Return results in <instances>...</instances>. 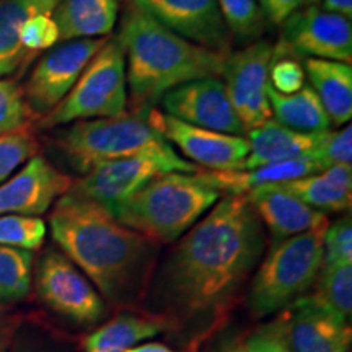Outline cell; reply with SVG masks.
<instances>
[{"label": "cell", "instance_id": "cell-44", "mask_svg": "<svg viewBox=\"0 0 352 352\" xmlns=\"http://www.w3.org/2000/svg\"><path fill=\"white\" fill-rule=\"evenodd\" d=\"M227 352H245V346L243 344L235 346V347H232V349H228Z\"/></svg>", "mask_w": 352, "mask_h": 352}, {"label": "cell", "instance_id": "cell-36", "mask_svg": "<svg viewBox=\"0 0 352 352\" xmlns=\"http://www.w3.org/2000/svg\"><path fill=\"white\" fill-rule=\"evenodd\" d=\"M20 41L28 51L36 52L52 47L59 41V30L56 21L47 13L33 15L21 25Z\"/></svg>", "mask_w": 352, "mask_h": 352}, {"label": "cell", "instance_id": "cell-33", "mask_svg": "<svg viewBox=\"0 0 352 352\" xmlns=\"http://www.w3.org/2000/svg\"><path fill=\"white\" fill-rule=\"evenodd\" d=\"M30 114L19 83L10 78H0V135L23 129Z\"/></svg>", "mask_w": 352, "mask_h": 352}, {"label": "cell", "instance_id": "cell-45", "mask_svg": "<svg viewBox=\"0 0 352 352\" xmlns=\"http://www.w3.org/2000/svg\"><path fill=\"white\" fill-rule=\"evenodd\" d=\"M316 2H318V0H305V3H310V6H315Z\"/></svg>", "mask_w": 352, "mask_h": 352}, {"label": "cell", "instance_id": "cell-2", "mask_svg": "<svg viewBox=\"0 0 352 352\" xmlns=\"http://www.w3.org/2000/svg\"><path fill=\"white\" fill-rule=\"evenodd\" d=\"M65 256L114 308H135L151 289L158 245L118 222L95 202L65 192L50 217Z\"/></svg>", "mask_w": 352, "mask_h": 352}, {"label": "cell", "instance_id": "cell-35", "mask_svg": "<svg viewBox=\"0 0 352 352\" xmlns=\"http://www.w3.org/2000/svg\"><path fill=\"white\" fill-rule=\"evenodd\" d=\"M311 157L318 162L321 171L333 165H351L352 127L347 124L340 131H328Z\"/></svg>", "mask_w": 352, "mask_h": 352}, {"label": "cell", "instance_id": "cell-41", "mask_svg": "<svg viewBox=\"0 0 352 352\" xmlns=\"http://www.w3.org/2000/svg\"><path fill=\"white\" fill-rule=\"evenodd\" d=\"M323 10L336 13V15L344 16V19L351 20L352 16V0H324Z\"/></svg>", "mask_w": 352, "mask_h": 352}, {"label": "cell", "instance_id": "cell-38", "mask_svg": "<svg viewBox=\"0 0 352 352\" xmlns=\"http://www.w3.org/2000/svg\"><path fill=\"white\" fill-rule=\"evenodd\" d=\"M261 12L272 25H283L285 20L298 10L305 0H259Z\"/></svg>", "mask_w": 352, "mask_h": 352}, {"label": "cell", "instance_id": "cell-8", "mask_svg": "<svg viewBox=\"0 0 352 352\" xmlns=\"http://www.w3.org/2000/svg\"><path fill=\"white\" fill-rule=\"evenodd\" d=\"M201 168L168 147L121 158L95 166L83 178L72 183L69 192L95 202L108 210L139 191L144 184L164 173H197Z\"/></svg>", "mask_w": 352, "mask_h": 352}, {"label": "cell", "instance_id": "cell-7", "mask_svg": "<svg viewBox=\"0 0 352 352\" xmlns=\"http://www.w3.org/2000/svg\"><path fill=\"white\" fill-rule=\"evenodd\" d=\"M127 82L124 51L116 38H108L88 63L76 85L57 107L41 118V127L76 121L108 120L126 114Z\"/></svg>", "mask_w": 352, "mask_h": 352}, {"label": "cell", "instance_id": "cell-24", "mask_svg": "<svg viewBox=\"0 0 352 352\" xmlns=\"http://www.w3.org/2000/svg\"><path fill=\"white\" fill-rule=\"evenodd\" d=\"M168 324L160 316L121 314L101 324L85 340L87 352H124L155 338Z\"/></svg>", "mask_w": 352, "mask_h": 352}, {"label": "cell", "instance_id": "cell-22", "mask_svg": "<svg viewBox=\"0 0 352 352\" xmlns=\"http://www.w3.org/2000/svg\"><path fill=\"white\" fill-rule=\"evenodd\" d=\"M303 70L314 91L334 126H344L352 118V69L351 64L307 57Z\"/></svg>", "mask_w": 352, "mask_h": 352}, {"label": "cell", "instance_id": "cell-15", "mask_svg": "<svg viewBox=\"0 0 352 352\" xmlns=\"http://www.w3.org/2000/svg\"><path fill=\"white\" fill-rule=\"evenodd\" d=\"M160 101L165 114L186 124L246 138L226 87L217 77L183 83L170 90Z\"/></svg>", "mask_w": 352, "mask_h": 352}, {"label": "cell", "instance_id": "cell-31", "mask_svg": "<svg viewBox=\"0 0 352 352\" xmlns=\"http://www.w3.org/2000/svg\"><path fill=\"white\" fill-rule=\"evenodd\" d=\"M34 155H38V140L25 127L0 135V184Z\"/></svg>", "mask_w": 352, "mask_h": 352}, {"label": "cell", "instance_id": "cell-34", "mask_svg": "<svg viewBox=\"0 0 352 352\" xmlns=\"http://www.w3.org/2000/svg\"><path fill=\"white\" fill-rule=\"evenodd\" d=\"M323 264H352V220L349 214L334 220L324 230Z\"/></svg>", "mask_w": 352, "mask_h": 352}, {"label": "cell", "instance_id": "cell-18", "mask_svg": "<svg viewBox=\"0 0 352 352\" xmlns=\"http://www.w3.org/2000/svg\"><path fill=\"white\" fill-rule=\"evenodd\" d=\"M245 196L274 241L329 226L327 214L310 208L276 184L256 188Z\"/></svg>", "mask_w": 352, "mask_h": 352}, {"label": "cell", "instance_id": "cell-21", "mask_svg": "<svg viewBox=\"0 0 352 352\" xmlns=\"http://www.w3.org/2000/svg\"><path fill=\"white\" fill-rule=\"evenodd\" d=\"M118 0H59L51 16L59 41L107 38L118 21Z\"/></svg>", "mask_w": 352, "mask_h": 352}, {"label": "cell", "instance_id": "cell-10", "mask_svg": "<svg viewBox=\"0 0 352 352\" xmlns=\"http://www.w3.org/2000/svg\"><path fill=\"white\" fill-rule=\"evenodd\" d=\"M274 46L266 39L230 52L223 64V87L245 131L256 129L272 120L267 98L270 65Z\"/></svg>", "mask_w": 352, "mask_h": 352}, {"label": "cell", "instance_id": "cell-23", "mask_svg": "<svg viewBox=\"0 0 352 352\" xmlns=\"http://www.w3.org/2000/svg\"><path fill=\"white\" fill-rule=\"evenodd\" d=\"M57 2L59 0H0V77L12 76L34 56L20 41L21 25L39 13L52 15Z\"/></svg>", "mask_w": 352, "mask_h": 352}, {"label": "cell", "instance_id": "cell-25", "mask_svg": "<svg viewBox=\"0 0 352 352\" xmlns=\"http://www.w3.org/2000/svg\"><path fill=\"white\" fill-rule=\"evenodd\" d=\"M267 98L274 121L289 129L298 132H324L331 127V121L311 87H303L292 95H283L270 85Z\"/></svg>", "mask_w": 352, "mask_h": 352}, {"label": "cell", "instance_id": "cell-17", "mask_svg": "<svg viewBox=\"0 0 352 352\" xmlns=\"http://www.w3.org/2000/svg\"><path fill=\"white\" fill-rule=\"evenodd\" d=\"M72 186V179L60 173L43 155H34L19 173L0 184V215H30L47 212Z\"/></svg>", "mask_w": 352, "mask_h": 352}, {"label": "cell", "instance_id": "cell-16", "mask_svg": "<svg viewBox=\"0 0 352 352\" xmlns=\"http://www.w3.org/2000/svg\"><path fill=\"white\" fill-rule=\"evenodd\" d=\"M166 28L206 50L230 54V30L217 0H139Z\"/></svg>", "mask_w": 352, "mask_h": 352}, {"label": "cell", "instance_id": "cell-1", "mask_svg": "<svg viewBox=\"0 0 352 352\" xmlns=\"http://www.w3.org/2000/svg\"><path fill=\"white\" fill-rule=\"evenodd\" d=\"M266 248V233L252 202L223 196L189 228L166 258L155 297L166 324H214L226 316Z\"/></svg>", "mask_w": 352, "mask_h": 352}, {"label": "cell", "instance_id": "cell-19", "mask_svg": "<svg viewBox=\"0 0 352 352\" xmlns=\"http://www.w3.org/2000/svg\"><path fill=\"white\" fill-rule=\"evenodd\" d=\"M327 132H298L274 120L266 121L256 129L246 132L250 153L241 170H253L311 155Z\"/></svg>", "mask_w": 352, "mask_h": 352}, {"label": "cell", "instance_id": "cell-40", "mask_svg": "<svg viewBox=\"0 0 352 352\" xmlns=\"http://www.w3.org/2000/svg\"><path fill=\"white\" fill-rule=\"evenodd\" d=\"M20 327V320L15 316L0 315V352H8L15 341L16 329Z\"/></svg>", "mask_w": 352, "mask_h": 352}, {"label": "cell", "instance_id": "cell-11", "mask_svg": "<svg viewBox=\"0 0 352 352\" xmlns=\"http://www.w3.org/2000/svg\"><path fill=\"white\" fill-rule=\"evenodd\" d=\"M108 38L74 39L43 56L30 74L23 98L30 113L46 116L63 101Z\"/></svg>", "mask_w": 352, "mask_h": 352}, {"label": "cell", "instance_id": "cell-14", "mask_svg": "<svg viewBox=\"0 0 352 352\" xmlns=\"http://www.w3.org/2000/svg\"><path fill=\"white\" fill-rule=\"evenodd\" d=\"M284 310L279 320L290 352L349 351L351 327L320 296H302Z\"/></svg>", "mask_w": 352, "mask_h": 352}, {"label": "cell", "instance_id": "cell-28", "mask_svg": "<svg viewBox=\"0 0 352 352\" xmlns=\"http://www.w3.org/2000/svg\"><path fill=\"white\" fill-rule=\"evenodd\" d=\"M316 296L347 320L352 311V264L321 266L316 277Z\"/></svg>", "mask_w": 352, "mask_h": 352}, {"label": "cell", "instance_id": "cell-26", "mask_svg": "<svg viewBox=\"0 0 352 352\" xmlns=\"http://www.w3.org/2000/svg\"><path fill=\"white\" fill-rule=\"evenodd\" d=\"M277 188L305 202L320 212H346L351 209L352 191L342 189L328 182L321 173L302 176L284 183H276Z\"/></svg>", "mask_w": 352, "mask_h": 352}, {"label": "cell", "instance_id": "cell-43", "mask_svg": "<svg viewBox=\"0 0 352 352\" xmlns=\"http://www.w3.org/2000/svg\"><path fill=\"white\" fill-rule=\"evenodd\" d=\"M8 352H46V351L38 349V347H33V346H13L10 347V351Z\"/></svg>", "mask_w": 352, "mask_h": 352}, {"label": "cell", "instance_id": "cell-37", "mask_svg": "<svg viewBox=\"0 0 352 352\" xmlns=\"http://www.w3.org/2000/svg\"><path fill=\"white\" fill-rule=\"evenodd\" d=\"M243 346L245 352H290L279 318L259 328L243 342Z\"/></svg>", "mask_w": 352, "mask_h": 352}, {"label": "cell", "instance_id": "cell-42", "mask_svg": "<svg viewBox=\"0 0 352 352\" xmlns=\"http://www.w3.org/2000/svg\"><path fill=\"white\" fill-rule=\"evenodd\" d=\"M124 352H176L173 349H170L168 346L160 344V342H147V344H139L135 347H131Z\"/></svg>", "mask_w": 352, "mask_h": 352}, {"label": "cell", "instance_id": "cell-13", "mask_svg": "<svg viewBox=\"0 0 352 352\" xmlns=\"http://www.w3.org/2000/svg\"><path fill=\"white\" fill-rule=\"evenodd\" d=\"M279 44L294 56L351 64V20L316 6L300 7L283 25Z\"/></svg>", "mask_w": 352, "mask_h": 352}, {"label": "cell", "instance_id": "cell-29", "mask_svg": "<svg viewBox=\"0 0 352 352\" xmlns=\"http://www.w3.org/2000/svg\"><path fill=\"white\" fill-rule=\"evenodd\" d=\"M230 34L243 43L259 41L264 33V15L256 0H217Z\"/></svg>", "mask_w": 352, "mask_h": 352}, {"label": "cell", "instance_id": "cell-27", "mask_svg": "<svg viewBox=\"0 0 352 352\" xmlns=\"http://www.w3.org/2000/svg\"><path fill=\"white\" fill-rule=\"evenodd\" d=\"M33 283V252L0 245V305L25 300Z\"/></svg>", "mask_w": 352, "mask_h": 352}, {"label": "cell", "instance_id": "cell-3", "mask_svg": "<svg viewBox=\"0 0 352 352\" xmlns=\"http://www.w3.org/2000/svg\"><path fill=\"white\" fill-rule=\"evenodd\" d=\"M116 39L124 51L132 113H147L183 83L222 76L228 56L178 36L139 0L127 2Z\"/></svg>", "mask_w": 352, "mask_h": 352}, {"label": "cell", "instance_id": "cell-12", "mask_svg": "<svg viewBox=\"0 0 352 352\" xmlns=\"http://www.w3.org/2000/svg\"><path fill=\"white\" fill-rule=\"evenodd\" d=\"M148 124L168 144H175L196 166L212 171L241 170L250 153V144L241 135L202 129L152 108L145 113Z\"/></svg>", "mask_w": 352, "mask_h": 352}, {"label": "cell", "instance_id": "cell-4", "mask_svg": "<svg viewBox=\"0 0 352 352\" xmlns=\"http://www.w3.org/2000/svg\"><path fill=\"white\" fill-rule=\"evenodd\" d=\"M220 192L197 173H164L109 210L118 222L157 245L179 240L217 204Z\"/></svg>", "mask_w": 352, "mask_h": 352}, {"label": "cell", "instance_id": "cell-32", "mask_svg": "<svg viewBox=\"0 0 352 352\" xmlns=\"http://www.w3.org/2000/svg\"><path fill=\"white\" fill-rule=\"evenodd\" d=\"M270 85L283 95H292L305 87L303 65L279 43L274 46V54L270 65Z\"/></svg>", "mask_w": 352, "mask_h": 352}, {"label": "cell", "instance_id": "cell-46", "mask_svg": "<svg viewBox=\"0 0 352 352\" xmlns=\"http://www.w3.org/2000/svg\"><path fill=\"white\" fill-rule=\"evenodd\" d=\"M3 308H6V307H2V305H0V314H2V311H3Z\"/></svg>", "mask_w": 352, "mask_h": 352}, {"label": "cell", "instance_id": "cell-39", "mask_svg": "<svg viewBox=\"0 0 352 352\" xmlns=\"http://www.w3.org/2000/svg\"><path fill=\"white\" fill-rule=\"evenodd\" d=\"M328 182L347 191H352V166L351 165H333L329 168L320 171Z\"/></svg>", "mask_w": 352, "mask_h": 352}, {"label": "cell", "instance_id": "cell-20", "mask_svg": "<svg viewBox=\"0 0 352 352\" xmlns=\"http://www.w3.org/2000/svg\"><path fill=\"white\" fill-rule=\"evenodd\" d=\"M321 166L311 155L296 158V160L283 162V164L258 166L253 170H233V171H197L201 179H204L210 188L220 192V196H243L253 189L266 186V184L284 183L289 179L302 178V176L320 173Z\"/></svg>", "mask_w": 352, "mask_h": 352}, {"label": "cell", "instance_id": "cell-9", "mask_svg": "<svg viewBox=\"0 0 352 352\" xmlns=\"http://www.w3.org/2000/svg\"><path fill=\"white\" fill-rule=\"evenodd\" d=\"M34 285L44 305L78 327L108 316V305L90 279L63 252L47 250L34 271Z\"/></svg>", "mask_w": 352, "mask_h": 352}, {"label": "cell", "instance_id": "cell-5", "mask_svg": "<svg viewBox=\"0 0 352 352\" xmlns=\"http://www.w3.org/2000/svg\"><path fill=\"white\" fill-rule=\"evenodd\" d=\"M324 230L316 228L272 243L250 285L253 316L266 318L284 310L316 283L323 266Z\"/></svg>", "mask_w": 352, "mask_h": 352}, {"label": "cell", "instance_id": "cell-6", "mask_svg": "<svg viewBox=\"0 0 352 352\" xmlns=\"http://www.w3.org/2000/svg\"><path fill=\"white\" fill-rule=\"evenodd\" d=\"M54 144L70 166L83 175L98 165L170 145L148 124L145 113L70 122L56 132Z\"/></svg>", "mask_w": 352, "mask_h": 352}, {"label": "cell", "instance_id": "cell-30", "mask_svg": "<svg viewBox=\"0 0 352 352\" xmlns=\"http://www.w3.org/2000/svg\"><path fill=\"white\" fill-rule=\"evenodd\" d=\"M46 239V223L30 215H0V245L34 252Z\"/></svg>", "mask_w": 352, "mask_h": 352}]
</instances>
